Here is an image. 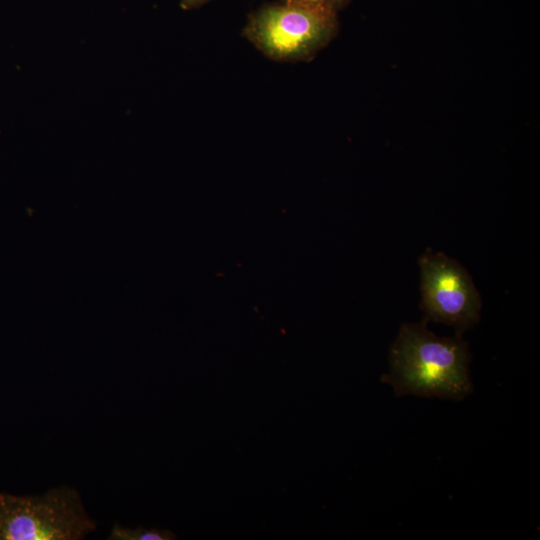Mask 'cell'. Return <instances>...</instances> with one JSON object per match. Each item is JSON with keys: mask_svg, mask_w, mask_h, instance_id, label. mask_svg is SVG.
I'll list each match as a JSON object with an SVG mask.
<instances>
[{"mask_svg": "<svg viewBox=\"0 0 540 540\" xmlns=\"http://www.w3.org/2000/svg\"><path fill=\"white\" fill-rule=\"evenodd\" d=\"M470 354L460 336L439 338L423 324H405L392 346L391 371L383 381L397 395L462 400L472 390Z\"/></svg>", "mask_w": 540, "mask_h": 540, "instance_id": "cell-1", "label": "cell"}, {"mask_svg": "<svg viewBox=\"0 0 540 540\" xmlns=\"http://www.w3.org/2000/svg\"><path fill=\"white\" fill-rule=\"evenodd\" d=\"M336 30V10L326 3L284 0L252 12L243 36L267 58L294 63L312 59Z\"/></svg>", "mask_w": 540, "mask_h": 540, "instance_id": "cell-2", "label": "cell"}, {"mask_svg": "<svg viewBox=\"0 0 540 540\" xmlns=\"http://www.w3.org/2000/svg\"><path fill=\"white\" fill-rule=\"evenodd\" d=\"M96 529L70 486L42 495L0 492V540H80Z\"/></svg>", "mask_w": 540, "mask_h": 540, "instance_id": "cell-3", "label": "cell"}, {"mask_svg": "<svg viewBox=\"0 0 540 540\" xmlns=\"http://www.w3.org/2000/svg\"><path fill=\"white\" fill-rule=\"evenodd\" d=\"M422 305L433 321L454 326L459 335L479 319L481 301L465 269L443 254L420 260Z\"/></svg>", "mask_w": 540, "mask_h": 540, "instance_id": "cell-4", "label": "cell"}, {"mask_svg": "<svg viewBox=\"0 0 540 540\" xmlns=\"http://www.w3.org/2000/svg\"><path fill=\"white\" fill-rule=\"evenodd\" d=\"M109 540H172L176 535L169 530L143 527L128 528L115 523L111 529Z\"/></svg>", "mask_w": 540, "mask_h": 540, "instance_id": "cell-5", "label": "cell"}, {"mask_svg": "<svg viewBox=\"0 0 540 540\" xmlns=\"http://www.w3.org/2000/svg\"><path fill=\"white\" fill-rule=\"evenodd\" d=\"M211 0H180V8L183 10H193L199 8Z\"/></svg>", "mask_w": 540, "mask_h": 540, "instance_id": "cell-6", "label": "cell"}, {"mask_svg": "<svg viewBox=\"0 0 540 540\" xmlns=\"http://www.w3.org/2000/svg\"><path fill=\"white\" fill-rule=\"evenodd\" d=\"M348 0H324V2L332 7L334 10H338L342 7Z\"/></svg>", "mask_w": 540, "mask_h": 540, "instance_id": "cell-7", "label": "cell"}, {"mask_svg": "<svg viewBox=\"0 0 540 540\" xmlns=\"http://www.w3.org/2000/svg\"><path fill=\"white\" fill-rule=\"evenodd\" d=\"M293 1H299V2H305V3H325L324 0H293Z\"/></svg>", "mask_w": 540, "mask_h": 540, "instance_id": "cell-8", "label": "cell"}]
</instances>
